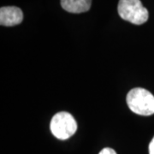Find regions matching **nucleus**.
<instances>
[{
    "label": "nucleus",
    "mask_w": 154,
    "mask_h": 154,
    "mask_svg": "<svg viewBox=\"0 0 154 154\" xmlns=\"http://www.w3.org/2000/svg\"><path fill=\"white\" fill-rule=\"evenodd\" d=\"M127 104L134 113L140 116L154 114V96L144 88H134L127 95Z\"/></svg>",
    "instance_id": "f257e3e1"
},
{
    "label": "nucleus",
    "mask_w": 154,
    "mask_h": 154,
    "mask_svg": "<svg viewBox=\"0 0 154 154\" xmlns=\"http://www.w3.org/2000/svg\"><path fill=\"white\" fill-rule=\"evenodd\" d=\"M117 11L119 16L127 22L141 25L148 20V11L140 0H119Z\"/></svg>",
    "instance_id": "f03ea898"
},
{
    "label": "nucleus",
    "mask_w": 154,
    "mask_h": 154,
    "mask_svg": "<svg viewBox=\"0 0 154 154\" xmlns=\"http://www.w3.org/2000/svg\"><path fill=\"white\" fill-rule=\"evenodd\" d=\"M50 128L56 138L67 140L76 132L77 123L70 113L62 111L57 113L52 117Z\"/></svg>",
    "instance_id": "7ed1b4c3"
},
{
    "label": "nucleus",
    "mask_w": 154,
    "mask_h": 154,
    "mask_svg": "<svg viewBox=\"0 0 154 154\" xmlns=\"http://www.w3.org/2000/svg\"><path fill=\"white\" fill-rule=\"evenodd\" d=\"M23 20L22 10L15 6H5L0 9V24L5 27H13Z\"/></svg>",
    "instance_id": "20e7f679"
},
{
    "label": "nucleus",
    "mask_w": 154,
    "mask_h": 154,
    "mask_svg": "<svg viewBox=\"0 0 154 154\" xmlns=\"http://www.w3.org/2000/svg\"><path fill=\"white\" fill-rule=\"evenodd\" d=\"M92 0H61V6L69 13L80 14L90 10Z\"/></svg>",
    "instance_id": "39448f33"
},
{
    "label": "nucleus",
    "mask_w": 154,
    "mask_h": 154,
    "mask_svg": "<svg viewBox=\"0 0 154 154\" xmlns=\"http://www.w3.org/2000/svg\"><path fill=\"white\" fill-rule=\"evenodd\" d=\"M99 154H116L115 151L111 148H104Z\"/></svg>",
    "instance_id": "423d86ee"
},
{
    "label": "nucleus",
    "mask_w": 154,
    "mask_h": 154,
    "mask_svg": "<svg viewBox=\"0 0 154 154\" xmlns=\"http://www.w3.org/2000/svg\"><path fill=\"white\" fill-rule=\"evenodd\" d=\"M149 154H154V137L149 145Z\"/></svg>",
    "instance_id": "0eeeda50"
}]
</instances>
